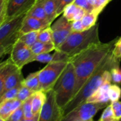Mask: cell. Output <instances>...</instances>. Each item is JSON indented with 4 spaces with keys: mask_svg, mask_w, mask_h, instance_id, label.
Here are the masks:
<instances>
[{
    "mask_svg": "<svg viewBox=\"0 0 121 121\" xmlns=\"http://www.w3.org/2000/svg\"><path fill=\"white\" fill-rule=\"evenodd\" d=\"M117 39L109 42L93 44L79 53L70 57L76 74V86L73 97L112 51Z\"/></svg>",
    "mask_w": 121,
    "mask_h": 121,
    "instance_id": "obj_1",
    "label": "cell"
},
{
    "mask_svg": "<svg viewBox=\"0 0 121 121\" xmlns=\"http://www.w3.org/2000/svg\"><path fill=\"white\" fill-rule=\"evenodd\" d=\"M119 63L120 59L115 58L111 51L84 83L78 93L64 108V115L76 107L86 103V100L104 83V81H111L110 70L113 66L119 65Z\"/></svg>",
    "mask_w": 121,
    "mask_h": 121,
    "instance_id": "obj_2",
    "label": "cell"
},
{
    "mask_svg": "<svg viewBox=\"0 0 121 121\" xmlns=\"http://www.w3.org/2000/svg\"><path fill=\"white\" fill-rule=\"evenodd\" d=\"M100 42L98 36V24L81 32L72 31L65 41L56 50L66 53L69 57L79 53L93 44Z\"/></svg>",
    "mask_w": 121,
    "mask_h": 121,
    "instance_id": "obj_3",
    "label": "cell"
},
{
    "mask_svg": "<svg viewBox=\"0 0 121 121\" xmlns=\"http://www.w3.org/2000/svg\"><path fill=\"white\" fill-rule=\"evenodd\" d=\"M75 86L76 74L74 67L72 63L69 61L53 88L56 102L63 110L73 98Z\"/></svg>",
    "mask_w": 121,
    "mask_h": 121,
    "instance_id": "obj_4",
    "label": "cell"
},
{
    "mask_svg": "<svg viewBox=\"0 0 121 121\" xmlns=\"http://www.w3.org/2000/svg\"><path fill=\"white\" fill-rule=\"evenodd\" d=\"M26 14L13 17L0 26V47H5L10 51L14 44L19 39L20 29Z\"/></svg>",
    "mask_w": 121,
    "mask_h": 121,
    "instance_id": "obj_5",
    "label": "cell"
},
{
    "mask_svg": "<svg viewBox=\"0 0 121 121\" xmlns=\"http://www.w3.org/2000/svg\"><path fill=\"white\" fill-rule=\"evenodd\" d=\"M69 61H54L39 71V91L47 92L53 89L56 82L62 73Z\"/></svg>",
    "mask_w": 121,
    "mask_h": 121,
    "instance_id": "obj_6",
    "label": "cell"
},
{
    "mask_svg": "<svg viewBox=\"0 0 121 121\" xmlns=\"http://www.w3.org/2000/svg\"><path fill=\"white\" fill-rule=\"evenodd\" d=\"M108 105L109 103L86 102L64 115L61 121H84L92 119L99 110Z\"/></svg>",
    "mask_w": 121,
    "mask_h": 121,
    "instance_id": "obj_7",
    "label": "cell"
},
{
    "mask_svg": "<svg viewBox=\"0 0 121 121\" xmlns=\"http://www.w3.org/2000/svg\"><path fill=\"white\" fill-rule=\"evenodd\" d=\"M46 93V99L41 110L39 121H61L64 110L58 105L53 90H49Z\"/></svg>",
    "mask_w": 121,
    "mask_h": 121,
    "instance_id": "obj_8",
    "label": "cell"
},
{
    "mask_svg": "<svg viewBox=\"0 0 121 121\" xmlns=\"http://www.w3.org/2000/svg\"><path fill=\"white\" fill-rule=\"evenodd\" d=\"M10 55L12 62L20 69H22L25 65L32 62L34 56L31 47L28 46L19 39L14 44Z\"/></svg>",
    "mask_w": 121,
    "mask_h": 121,
    "instance_id": "obj_9",
    "label": "cell"
},
{
    "mask_svg": "<svg viewBox=\"0 0 121 121\" xmlns=\"http://www.w3.org/2000/svg\"><path fill=\"white\" fill-rule=\"evenodd\" d=\"M51 28L53 32V42L56 49L72 32L71 22H69L64 16H62L51 25Z\"/></svg>",
    "mask_w": 121,
    "mask_h": 121,
    "instance_id": "obj_10",
    "label": "cell"
},
{
    "mask_svg": "<svg viewBox=\"0 0 121 121\" xmlns=\"http://www.w3.org/2000/svg\"><path fill=\"white\" fill-rule=\"evenodd\" d=\"M36 0H7V18L13 17L26 14L34 5Z\"/></svg>",
    "mask_w": 121,
    "mask_h": 121,
    "instance_id": "obj_11",
    "label": "cell"
},
{
    "mask_svg": "<svg viewBox=\"0 0 121 121\" xmlns=\"http://www.w3.org/2000/svg\"><path fill=\"white\" fill-rule=\"evenodd\" d=\"M51 25V24L46 21L26 15L22 24L20 34H23L34 31H41L45 28L50 26Z\"/></svg>",
    "mask_w": 121,
    "mask_h": 121,
    "instance_id": "obj_12",
    "label": "cell"
},
{
    "mask_svg": "<svg viewBox=\"0 0 121 121\" xmlns=\"http://www.w3.org/2000/svg\"><path fill=\"white\" fill-rule=\"evenodd\" d=\"M111 85V81H105L104 83L86 100L88 103H109L108 89Z\"/></svg>",
    "mask_w": 121,
    "mask_h": 121,
    "instance_id": "obj_13",
    "label": "cell"
},
{
    "mask_svg": "<svg viewBox=\"0 0 121 121\" xmlns=\"http://www.w3.org/2000/svg\"><path fill=\"white\" fill-rule=\"evenodd\" d=\"M22 103L17 98H14L0 103V117L7 121L12 113L22 105Z\"/></svg>",
    "mask_w": 121,
    "mask_h": 121,
    "instance_id": "obj_14",
    "label": "cell"
},
{
    "mask_svg": "<svg viewBox=\"0 0 121 121\" xmlns=\"http://www.w3.org/2000/svg\"><path fill=\"white\" fill-rule=\"evenodd\" d=\"M17 68L10 58L0 63V96L3 94L4 83L7 76Z\"/></svg>",
    "mask_w": 121,
    "mask_h": 121,
    "instance_id": "obj_15",
    "label": "cell"
},
{
    "mask_svg": "<svg viewBox=\"0 0 121 121\" xmlns=\"http://www.w3.org/2000/svg\"><path fill=\"white\" fill-rule=\"evenodd\" d=\"M24 76L22 75V69L17 68L14 71H13L7 78L4 87V92H6L12 88L17 87V86L22 83L24 81Z\"/></svg>",
    "mask_w": 121,
    "mask_h": 121,
    "instance_id": "obj_16",
    "label": "cell"
},
{
    "mask_svg": "<svg viewBox=\"0 0 121 121\" xmlns=\"http://www.w3.org/2000/svg\"><path fill=\"white\" fill-rule=\"evenodd\" d=\"M26 15L48 22L44 9V0H36L34 5L27 12Z\"/></svg>",
    "mask_w": 121,
    "mask_h": 121,
    "instance_id": "obj_17",
    "label": "cell"
},
{
    "mask_svg": "<svg viewBox=\"0 0 121 121\" xmlns=\"http://www.w3.org/2000/svg\"><path fill=\"white\" fill-rule=\"evenodd\" d=\"M46 99V93L42 91H36L32 95L31 105L34 114L40 113L41 110Z\"/></svg>",
    "mask_w": 121,
    "mask_h": 121,
    "instance_id": "obj_18",
    "label": "cell"
},
{
    "mask_svg": "<svg viewBox=\"0 0 121 121\" xmlns=\"http://www.w3.org/2000/svg\"><path fill=\"white\" fill-rule=\"evenodd\" d=\"M100 13V12L95 8L91 11L86 12L85 16L81 19L84 30H88L96 24L97 19Z\"/></svg>",
    "mask_w": 121,
    "mask_h": 121,
    "instance_id": "obj_19",
    "label": "cell"
},
{
    "mask_svg": "<svg viewBox=\"0 0 121 121\" xmlns=\"http://www.w3.org/2000/svg\"><path fill=\"white\" fill-rule=\"evenodd\" d=\"M31 48L34 55H38V54L49 53L52 51H55L56 46L53 43H46L37 41L31 47Z\"/></svg>",
    "mask_w": 121,
    "mask_h": 121,
    "instance_id": "obj_20",
    "label": "cell"
},
{
    "mask_svg": "<svg viewBox=\"0 0 121 121\" xmlns=\"http://www.w3.org/2000/svg\"><path fill=\"white\" fill-rule=\"evenodd\" d=\"M22 85L34 91H39V71L30 73L26 78L24 79L22 82Z\"/></svg>",
    "mask_w": 121,
    "mask_h": 121,
    "instance_id": "obj_21",
    "label": "cell"
},
{
    "mask_svg": "<svg viewBox=\"0 0 121 121\" xmlns=\"http://www.w3.org/2000/svg\"><path fill=\"white\" fill-rule=\"evenodd\" d=\"M44 9L48 22L52 24L53 20L58 17L56 14V0H44Z\"/></svg>",
    "mask_w": 121,
    "mask_h": 121,
    "instance_id": "obj_22",
    "label": "cell"
},
{
    "mask_svg": "<svg viewBox=\"0 0 121 121\" xmlns=\"http://www.w3.org/2000/svg\"><path fill=\"white\" fill-rule=\"evenodd\" d=\"M39 32L40 31H34L21 34L19 39L23 41L24 43H26L28 46L31 47L38 41V36Z\"/></svg>",
    "mask_w": 121,
    "mask_h": 121,
    "instance_id": "obj_23",
    "label": "cell"
},
{
    "mask_svg": "<svg viewBox=\"0 0 121 121\" xmlns=\"http://www.w3.org/2000/svg\"><path fill=\"white\" fill-rule=\"evenodd\" d=\"M38 41L43 42V43H53V32H52L51 26L40 31L39 36H38Z\"/></svg>",
    "mask_w": 121,
    "mask_h": 121,
    "instance_id": "obj_24",
    "label": "cell"
},
{
    "mask_svg": "<svg viewBox=\"0 0 121 121\" xmlns=\"http://www.w3.org/2000/svg\"><path fill=\"white\" fill-rule=\"evenodd\" d=\"M108 96L110 101L115 102L118 101L121 97V88L117 84H111L108 89Z\"/></svg>",
    "mask_w": 121,
    "mask_h": 121,
    "instance_id": "obj_25",
    "label": "cell"
},
{
    "mask_svg": "<svg viewBox=\"0 0 121 121\" xmlns=\"http://www.w3.org/2000/svg\"><path fill=\"white\" fill-rule=\"evenodd\" d=\"M35 92L36 91H34L29 89V88L22 85V86L20 87V88L18 91L16 98H17L18 100H19L22 102H24L26 100H27L28 98H29L31 96H32Z\"/></svg>",
    "mask_w": 121,
    "mask_h": 121,
    "instance_id": "obj_26",
    "label": "cell"
},
{
    "mask_svg": "<svg viewBox=\"0 0 121 121\" xmlns=\"http://www.w3.org/2000/svg\"><path fill=\"white\" fill-rule=\"evenodd\" d=\"M99 121H117L115 117L111 104H109L105 108Z\"/></svg>",
    "mask_w": 121,
    "mask_h": 121,
    "instance_id": "obj_27",
    "label": "cell"
},
{
    "mask_svg": "<svg viewBox=\"0 0 121 121\" xmlns=\"http://www.w3.org/2000/svg\"><path fill=\"white\" fill-rule=\"evenodd\" d=\"M22 83L17 86V87H15L14 88H12V89L4 92L1 96H0V103H2V102L8 100L16 98L17 93H18V91H19L20 87L22 86Z\"/></svg>",
    "mask_w": 121,
    "mask_h": 121,
    "instance_id": "obj_28",
    "label": "cell"
},
{
    "mask_svg": "<svg viewBox=\"0 0 121 121\" xmlns=\"http://www.w3.org/2000/svg\"><path fill=\"white\" fill-rule=\"evenodd\" d=\"M77 9H78V7L74 3L70 4L69 5L66 7V8L64 9V12H63V16H64L69 22H72L73 21V17L76 12Z\"/></svg>",
    "mask_w": 121,
    "mask_h": 121,
    "instance_id": "obj_29",
    "label": "cell"
},
{
    "mask_svg": "<svg viewBox=\"0 0 121 121\" xmlns=\"http://www.w3.org/2000/svg\"><path fill=\"white\" fill-rule=\"evenodd\" d=\"M31 100H32V96H31L29 98L26 100L22 103V108L24 114V117L25 118H31L32 117L34 114L33 113L32 111V105H31Z\"/></svg>",
    "mask_w": 121,
    "mask_h": 121,
    "instance_id": "obj_30",
    "label": "cell"
},
{
    "mask_svg": "<svg viewBox=\"0 0 121 121\" xmlns=\"http://www.w3.org/2000/svg\"><path fill=\"white\" fill-rule=\"evenodd\" d=\"M53 54H50L49 53H41L38 55H34L32 62L33 61H39L43 64H48L53 62Z\"/></svg>",
    "mask_w": 121,
    "mask_h": 121,
    "instance_id": "obj_31",
    "label": "cell"
},
{
    "mask_svg": "<svg viewBox=\"0 0 121 121\" xmlns=\"http://www.w3.org/2000/svg\"><path fill=\"white\" fill-rule=\"evenodd\" d=\"M110 74L112 83L115 84L121 83V69L119 67V65H116L111 69Z\"/></svg>",
    "mask_w": 121,
    "mask_h": 121,
    "instance_id": "obj_32",
    "label": "cell"
},
{
    "mask_svg": "<svg viewBox=\"0 0 121 121\" xmlns=\"http://www.w3.org/2000/svg\"><path fill=\"white\" fill-rule=\"evenodd\" d=\"M75 0H56V14L57 17L61 14L64 12L66 7L74 2Z\"/></svg>",
    "mask_w": 121,
    "mask_h": 121,
    "instance_id": "obj_33",
    "label": "cell"
},
{
    "mask_svg": "<svg viewBox=\"0 0 121 121\" xmlns=\"http://www.w3.org/2000/svg\"><path fill=\"white\" fill-rule=\"evenodd\" d=\"M7 18V0H0V26Z\"/></svg>",
    "mask_w": 121,
    "mask_h": 121,
    "instance_id": "obj_34",
    "label": "cell"
},
{
    "mask_svg": "<svg viewBox=\"0 0 121 121\" xmlns=\"http://www.w3.org/2000/svg\"><path fill=\"white\" fill-rule=\"evenodd\" d=\"M24 118V114L22 106L14 110L7 121H22Z\"/></svg>",
    "mask_w": 121,
    "mask_h": 121,
    "instance_id": "obj_35",
    "label": "cell"
},
{
    "mask_svg": "<svg viewBox=\"0 0 121 121\" xmlns=\"http://www.w3.org/2000/svg\"><path fill=\"white\" fill-rule=\"evenodd\" d=\"M111 106L115 118L118 120L121 118V101H115L111 103Z\"/></svg>",
    "mask_w": 121,
    "mask_h": 121,
    "instance_id": "obj_36",
    "label": "cell"
},
{
    "mask_svg": "<svg viewBox=\"0 0 121 121\" xmlns=\"http://www.w3.org/2000/svg\"><path fill=\"white\" fill-rule=\"evenodd\" d=\"M112 53L115 58L117 59L121 58V37L116 41L115 46L112 50Z\"/></svg>",
    "mask_w": 121,
    "mask_h": 121,
    "instance_id": "obj_37",
    "label": "cell"
},
{
    "mask_svg": "<svg viewBox=\"0 0 121 121\" xmlns=\"http://www.w3.org/2000/svg\"><path fill=\"white\" fill-rule=\"evenodd\" d=\"M73 3L77 7H81V8L84 9L87 12L91 11L92 9H93V8L90 6V4H88L87 0H75Z\"/></svg>",
    "mask_w": 121,
    "mask_h": 121,
    "instance_id": "obj_38",
    "label": "cell"
},
{
    "mask_svg": "<svg viewBox=\"0 0 121 121\" xmlns=\"http://www.w3.org/2000/svg\"><path fill=\"white\" fill-rule=\"evenodd\" d=\"M71 29L73 32H81L84 31L83 25L82 24L81 20L73 21L71 22Z\"/></svg>",
    "mask_w": 121,
    "mask_h": 121,
    "instance_id": "obj_39",
    "label": "cell"
},
{
    "mask_svg": "<svg viewBox=\"0 0 121 121\" xmlns=\"http://www.w3.org/2000/svg\"><path fill=\"white\" fill-rule=\"evenodd\" d=\"M86 11L81 8V7H78V9L76 10V12L74 15V17H73V21H77V20H81L83 19V17L85 16V14H86Z\"/></svg>",
    "mask_w": 121,
    "mask_h": 121,
    "instance_id": "obj_40",
    "label": "cell"
},
{
    "mask_svg": "<svg viewBox=\"0 0 121 121\" xmlns=\"http://www.w3.org/2000/svg\"><path fill=\"white\" fill-rule=\"evenodd\" d=\"M111 1V0H97L96 5L95 7V9H98L100 12L103 11V9L105 8V7Z\"/></svg>",
    "mask_w": 121,
    "mask_h": 121,
    "instance_id": "obj_41",
    "label": "cell"
},
{
    "mask_svg": "<svg viewBox=\"0 0 121 121\" xmlns=\"http://www.w3.org/2000/svg\"><path fill=\"white\" fill-rule=\"evenodd\" d=\"M39 114L40 113H37V114H34V115L31 117V118H24L22 121H39Z\"/></svg>",
    "mask_w": 121,
    "mask_h": 121,
    "instance_id": "obj_42",
    "label": "cell"
},
{
    "mask_svg": "<svg viewBox=\"0 0 121 121\" xmlns=\"http://www.w3.org/2000/svg\"><path fill=\"white\" fill-rule=\"evenodd\" d=\"M9 53H11V51L8 48L5 47H0V58Z\"/></svg>",
    "mask_w": 121,
    "mask_h": 121,
    "instance_id": "obj_43",
    "label": "cell"
},
{
    "mask_svg": "<svg viewBox=\"0 0 121 121\" xmlns=\"http://www.w3.org/2000/svg\"><path fill=\"white\" fill-rule=\"evenodd\" d=\"M88 4H90L91 7H92L93 9L95 8V5H96V2H97V0H87Z\"/></svg>",
    "mask_w": 121,
    "mask_h": 121,
    "instance_id": "obj_44",
    "label": "cell"
},
{
    "mask_svg": "<svg viewBox=\"0 0 121 121\" xmlns=\"http://www.w3.org/2000/svg\"><path fill=\"white\" fill-rule=\"evenodd\" d=\"M84 121H95V120H93V118H92V119H90V120H84Z\"/></svg>",
    "mask_w": 121,
    "mask_h": 121,
    "instance_id": "obj_45",
    "label": "cell"
},
{
    "mask_svg": "<svg viewBox=\"0 0 121 121\" xmlns=\"http://www.w3.org/2000/svg\"><path fill=\"white\" fill-rule=\"evenodd\" d=\"M0 121H5L4 120H3V119H2L1 117H0Z\"/></svg>",
    "mask_w": 121,
    "mask_h": 121,
    "instance_id": "obj_46",
    "label": "cell"
},
{
    "mask_svg": "<svg viewBox=\"0 0 121 121\" xmlns=\"http://www.w3.org/2000/svg\"><path fill=\"white\" fill-rule=\"evenodd\" d=\"M117 121H121V118H120V120H117Z\"/></svg>",
    "mask_w": 121,
    "mask_h": 121,
    "instance_id": "obj_47",
    "label": "cell"
},
{
    "mask_svg": "<svg viewBox=\"0 0 121 121\" xmlns=\"http://www.w3.org/2000/svg\"><path fill=\"white\" fill-rule=\"evenodd\" d=\"M98 121H99V120H98Z\"/></svg>",
    "mask_w": 121,
    "mask_h": 121,
    "instance_id": "obj_48",
    "label": "cell"
}]
</instances>
